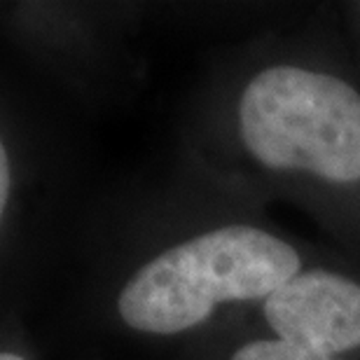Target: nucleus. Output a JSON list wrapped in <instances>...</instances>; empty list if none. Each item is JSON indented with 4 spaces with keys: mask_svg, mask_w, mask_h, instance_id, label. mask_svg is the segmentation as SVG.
I'll return each mask as SVG.
<instances>
[{
    "mask_svg": "<svg viewBox=\"0 0 360 360\" xmlns=\"http://www.w3.org/2000/svg\"><path fill=\"white\" fill-rule=\"evenodd\" d=\"M7 194H10V160H7V150L0 148V208H5Z\"/></svg>",
    "mask_w": 360,
    "mask_h": 360,
    "instance_id": "nucleus-5",
    "label": "nucleus"
},
{
    "mask_svg": "<svg viewBox=\"0 0 360 360\" xmlns=\"http://www.w3.org/2000/svg\"><path fill=\"white\" fill-rule=\"evenodd\" d=\"M278 340L335 356L360 347V285L323 269L300 271L264 300Z\"/></svg>",
    "mask_w": 360,
    "mask_h": 360,
    "instance_id": "nucleus-3",
    "label": "nucleus"
},
{
    "mask_svg": "<svg viewBox=\"0 0 360 360\" xmlns=\"http://www.w3.org/2000/svg\"><path fill=\"white\" fill-rule=\"evenodd\" d=\"M300 274V255L257 227L232 225L169 248L129 278L120 314L141 333L176 335L204 323L220 302L267 300Z\"/></svg>",
    "mask_w": 360,
    "mask_h": 360,
    "instance_id": "nucleus-1",
    "label": "nucleus"
},
{
    "mask_svg": "<svg viewBox=\"0 0 360 360\" xmlns=\"http://www.w3.org/2000/svg\"><path fill=\"white\" fill-rule=\"evenodd\" d=\"M0 360H24V358L17 356V354H10V351H5V354L0 356Z\"/></svg>",
    "mask_w": 360,
    "mask_h": 360,
    "instance_id": "nucleus-6",
    "label": "nucleus"
},
{
    "mask_svg": "<svg viewBox=\"0 0 360 360\" xmlns=\"http://www.w3.org/2000/svg\"><path fill=\"white\" fill-rule=\"evenodd\" d=\"M239 124L264 167L360 180V94L340 77L297 66L262 70L243 91Z\"/></svg>",
    "mask_w": 360,
    "mask_h": 360,
    "instance_id": "nucleus-2",
    "label": "nucleus"
},
{
    "mask_svg": "<svg viewBox=\"0 0 360 360\" xmlns=\"http://www.w3.org/2000/svg\"><path fill=\"white\" fill-rule=\"evenodd\" d=\"M232 360H337V358L314 349L297 347V344L283 340H260L241 347L232 356Z\"/></svg>",
    "mask_w": 360,
    "mask_h": 360,
    "instance_id": "nucleus-4",
    "label": "nucleus"
}]
</instances>
